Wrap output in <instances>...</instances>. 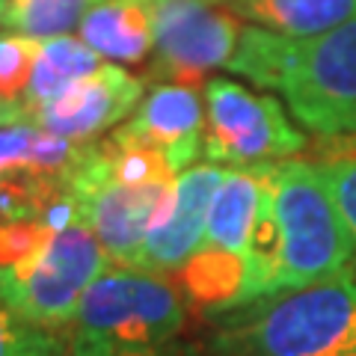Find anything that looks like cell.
Listing matches in <instances>:
<instances>
[{"instance_id":"obj_23","label":"cell","mask_w":356,"mask_h":356,"mask_svg":"<svg viewBox=\"0 0 356 356\" xmlns=\"http://www.w3.org/2000/svg\"><path fill=\"white\" fill-rule=\"evenodd\" d=\"M27 332H30V324H24V321L6 306V300L0 297V356H15L18 348L24 344Z\"/></svg>"},{"instance_id":"obj_14","label":"cell","mask_w":356,"mask_h":356,"mask_svg":"<svg viewBox=\"0 0 356 356\" xmlns=\"http://www.w3.org/2000/svg\"><path fill=\"white\" fill-rule=\"evenodd\" d=\"M178 282L193 306L211 315L247 303L250 294V259L241 252L202 241L199 250L178 267Z\"/></svg>"},{"instance_id":"obj_4","label":"cell","mask_w":356,"mask_h":356,"mask_svg":"<svg viewBox=\"0 0 356 356\" xmlns=\"http://www.w3.org/2000/svg\"><path fill=\"white\" fill-rule=\"evenodd\" d=\"M107 250L86 220L57 229L44 250L18 267H0V297L36 330L63 332L81 306V297L107 270Z\"/></svg>"},{"instance_id":"obj_13","label":"cell","mask_w":356,"mask_h":356,"mask_svg":"<svg viewBox=\"0 0 356 356\" xmlns=\"http://www.w3.org/2000/svg\"><path fill=\"white\" fill-rule=\"evenodd\" d=\"M77 33L107 60L143 63L154 51L152 0H98L89 6Z\"/></svg>"},{"instance_id":"obj_2","label":"cell","mask_w":356,"mask_h":356,"mask_svg":"<svg viewBox=\"0 0 356 356\" xmlns=\"http://www.w3.org/2000/svg\"><path fill=\"white\" fill-rule=\"evenodd\" d=\"M267 184L276 226L273 294L350 276L356 247L318 166L306 161L267 163Z\"/></svg>"},{"instance_id":"obj_22","label":"cell","mask_w":356,"mask_h":356,"mask_svg":"<svg viewBox=\"0 0 356 356\" xmlns=\"http://www.w3.org/2000/svg\"><path fill=\"white\" fill-rule=\"evenodd\" d=\"M15 356H69V344H65L63 332L51 330H36L30 327L24 344L18 348Z\"/></svg>"},{"instance_id":"obj_15","label":"cell","mask_w":356,"mask_h":356,"mask_svg":"<svg viewBox=\"0 0 356 356\" xmlns=\"http://www.w3.org/2000/svg\"><path fill=\"white\" fill-rule=\"evenodd\" d=\"M238 18L282 36H318L356 15V0H220Z\"/></svg>"},{"instance_id":"obj_1","label":"cell","mask_w":356,"mask_h":356,"mask_svg":"<svg viewBox=\"0 0 356 356\" xmlns=\"http://www.w3.org/2000/svg\"><path fill=\"white\" fill-rule=\"evenodd\" d=\"M211 356H356V276L214 312Z\"/></svg>"},{"instance_id":"obj_5","label":"cell","mask_w":356,"mask_h":356,"mask_svg":"<svg viewBox=\"0 0 356 356\" xmlns=\"http://www.w3.org/2000/svg\"><path fill=\"white\" fill-rule=\"evenodd\" d=\"M276 89L303 128L356 134V15L318 36H294Z\"/></svg>"},{"instance_id":"obj_11","label":"cell","mask_w":356,"mask_h":356,"mask_svg":"<svg viewBox=\"0 0 356 356\" xmlns=\"http://www.w3.org/2000/svg\"><path fill=\"white\" fill-rule=\"evenodd\" d=\"M134 137L152 143L170 161L172 172H184L202 154L205 143V107L199 86L158 83L143 95L140 107L125 122Z\"/></svg>"},{"instance_id":"obj_12","label":"cell","mask_w":356,"mask_h":356,"mask_svg":"<svg viewBox=\"0 0 356 356\" xmlns=\"http://www.w3.org/2000/svg\"><path fill=\"white\" fill-rule=\"evenodd\" d=\"M267 199H270L267 163L250 166V170H229L217 187L214 202H211L205 241L247 255L255 226L267 208Z\"/></svg>"},{"instance_id":"obj_6","label":"cell","mask_w":356,"mask_h":356,"mask_svg":"<svg viewBox=\"0 0 356 356\" xmlns=\"http://www.w3.org/2000/svg\"><path fill=\"white\" fill-rule=\"evenodd\" d=\"M205 143L202 154L211 163L232 170L276 163L306 146L303 131L294 128L282 104L259 95L235 81H211L205 86Z\"/></svg>"},{"instance_id":"obj_20","label":"cell","mask_w":356,"mask_h":356,"mask_svg":"<svg viewBox=\"0 0 356 356\" xmlns=\"http://www.w3.org/2000/svg\"><path fill=\"white\" fill-rule=\"evenodd\" d=\"M54 232L57 229L48 220H39V217L0 222V267H18V264H27L30 259H36Z\"/></svg>"},{"instance_id":"obj_8","label":"cell","mask_w":356,"mask_h":356,"mask_svg":"<svg viewBox=\"0 0 356 356\" xmlns=\"http://www.w3.org/2000/svg\"><path fill=\"white\" fill-rule=\"evenodd\" d=\"M154 63L152 77L199 86L205 72L226 69L243 24L220 0H152Z\"/></svg>"},{"instance_id":"obj_3","label":"cell","mask_w":356,"mask_h":356,"mask_svg":"<svg viewBox=\"0 0 356 356\" xmlns=\"http://www.w3.org/2000/svg\"><path fill=\"white\" fill-rule=\"evenodd\" d=\"M187 306L163 273L137 267L104 270L81 297L69 327V356H107L175 341Z\"/></svg>"},{"instance_id":"obj_10","label":"cell","mask_w":356,"mask_h":356,"mask_svg":"<svg viewBox=\"0 0 356 356\" xmlns=\"http://www.w3.org/2000/svg\"><path fill=\"white\" fill-rule=\"evenodd\" d=\"M217 163H193L184 172L175 175V199L166 217L152 229V235L143 243L134 267L146 273H172L178 270L205 241L208 211L214 202V193L222 181Z\"/></svg>"},{"instance_id":"obj_25","label":"cell","mask_w":356,"mask_h":356,"mask_svg":"<svg viewBox=\"0 0 356 356\" xmlns=\"http://www.w3.org/2000/svg\"><path fill=\"white\" fill-rule=\"evenodd\" d=\"M6 6H9V0H0V27H3V21H6Z\"/></svg>"},{"instance_id":"obj_18","label":"cell","mask_w":356,"mask_h":356,"mask_svg":"<svg viewBox=\"0 0 356 356\" xmlns=\"http://www.w3.org/2000/svg\"><path fill=\"white\" fill-rule=\"evenodd\" d=\"M92 3L98 0H9L3 27L33 39L65 36L81 27Z\"/></svg>"},{"instance_id":"obj_16","label":"cell","mask_w":356,"mask_h":356,"mask_svg":"<svg viewBox=\"0 0 356 356\" xmlns=\"http://www.w3.org/2000/svg\"><path fill=\"white\" fill-rule=\"evenodd\" d=\"M98 65H102V54L89 48L83 39H74L69 33L65 36L39 39V54H36V63H33V77L24 95L27 116L36 107L63 95L72 83L92 74Z\"/></svg>"},{"instance_id":"obj_21","label":"cell","mask_w":356,"mask_h":356,"mask_svg":"<svg viewBox=\"0 0 356 356\" xmlns=\"http://www.w3.org/2000/svg\"><path fill=\"white\" fill-rule=\"evenodd\" d=\"M318 170L324 175L332 199H336L339 214H341L344 226L350 232L353 247H356V154H344V158L327 161V163H321Z\"/></svg>"},{"instance_id":"obj_17","label":"cell","mask_w":356,"mask_h":356,"mask_svg":"<svg viewBox=\"0 0 356 356\" xmlns=\"http://www.w3.org/2000/svg\"><path fill=\"white\" fill-rule=\"evenodd\" d=\"M294 48V36H282L267 27H243L241 42L226 69L241 77H247L261 89H276L282 81V72L288 65Z\"/></svg>"},{"instance_id":"obj_24","label":"cell","mask_w":356,"mask_h":356,"mask_svg":"<svg viewBox=\"0 0 356 356\" xmlns=\"http://www.w3.org/2000/svg\"><path fill=\"white\" fill-rule=\"evenodd\" d=\"M107 356H205L199 353L191 344H178V341H166L158 348H137V350H119V353H107Z\"/></svg>"},{"instance_id":"obj_7","label":"cell","mask_w":356,"mask_h":356,"mask_svg":"<svg viewBox=\"0 0 356 356\" xmlns=\"http://www.w3.org/2000/svg\"><path fill=\"white\" fill-rule=\"evenodd\" d=\"M81 217L92 226L107 255L122 267H134L152 229L166 217L175 199V178L146 184H122L107 178L98 161L95 140L69 178Z\"/></svg>"},{"instance_id":"obj_19","label":"cell","mask_w":356,"mask_h":356,"mask_svg":"<svg viewBox=\"0 0 356 356\" xmlns=\"http://www.w3.org/2000/svg\"><path fill=\"white\" fill-rule=\"evenodd\" d=\"M36 54L39 39L24 36V33L0 36V122H30L24 110V95L33 77Z\"/></svg>"},{"instance_id":"obj_9","label":"cell","mask_w":356,"mask_h":356,"mask_svg":"<svg viewBox=\"0 0 356 356\" xmlns=\"http://www.w3.org/2000/svg\"><path fill=\"white\" fill-rule=\"evenodd\" d=\"M143 92L146 81L128 74L119 65L102 63L92 74L72 83L54 102L33 110L30 122L72 143H92L104 131L116 128L122 119H128L140 107Z\"/></svg>"}]
</instances>
